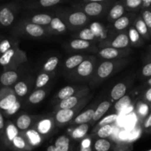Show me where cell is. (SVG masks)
Returning <instances> with one entry per match:
<instances>
[{
	"instance_id": "6da1fadb",
	"label": "cell",
	"mask_w": 151,
	"mask_h": 151,
	"mask_svg": "<svg viewBox=\"0 0 151 151\" xmlns=\"http://www.w3.org/2000/svg\"><path fill=\"white\" fill-rule=\"evenodd\" d=\"M21 55L19 51L14 48H11L0 57V65L4 69H10L16 63L20 61Z\"/></svg>"
},
{
	"instance_id": "7a4b0ae2",
	"label": "cell",
	"mask_w": 151,
	"mask_h": 151,
	"mask_svg": "<svg viewBox=\"0 0 151 151\" xmlns=\"http://www.w3.org/2000/svg\"><path fill=\"white\" fill-rule=\"evenodd\" d=\"M16 94L7 88L0 90V110L6 111L17 102Z\"/></svg>"
},
{
	"instance_id": "3957f363",
	"label": "cell",
	"mask_w": 151,
	"mask_h": 151,
	"mask_svg": "<svg viewBox=\"0 0 151 151\" xmlns=\"http://www.w3.org/2000/svg\"><path fill=\"white\" fill-rule=\"evenodd\" d=\"M15 19V7L12 4L0 7V26L11 25Z\"/></svg>"
},
{
	"instance_id": "277c9868",
	"label": "cell",
	"mask_w": 151,
	"mask_h": 151,
	"mask_svg": "<svg viewBox=\"0 0 151 151\" xmlns=\"http://www.w3.org/2000/svg\"><path fill=\"white\" fill-rule=\"evenodd\" d=\"M17 136H19V130L16 127V125H14L12 122H9L6 125L5 129H4V134H3L1 139H2L3 143L4 145L8 144L10 145L11 142L16 138Z\"/></svg>"
},
{
	"instance_id": "5b68a950",
	"label": "cell",
	"mask_w": 151,
	"mask_h": 151,
	"mask_svg": "<svg viewBox=\"0 0 151 151\" xmlns=\"http://www.w3.org/2000/svg\"><path fill=\"white\" fill-rule=\"evenodd\" d=\"M19 78V75L13 69H7L0 75V83L7 87L16 83Z\"/></svg>"
},
{
	"instance_id": "8992f818",
	"label": "cell",
	"mask_w": 151,
	"mask_h": 151,
	"mask_svg": "<svg viewBox=\"0 0 151 151\" xmlns=\"http://www.w3.org/2000/svg\"><path fill=\"white\" fill-rule=\"evenodd\" d=\"M75 111L72 109H60L57 112L55 119L58 123H66L73 118Z\"/></svg>"
},
{
	"instance_id": "52a82bcc",
	"label": "cell",
	"mask_w": 151,
	"mask_h": 151,
	"mask_svg": "<svg viewBox=\"0 0 151 151\" xmlns=\"http://www.w3.org/2000/svg\"><path fill=\"white\" fill-rule=\"evenodd\" d=\"M103 10V5L97 1H91L84 7V11L90 16H95L100 14Z\"/></svg>"
},
{
	"instance_id": "ba28073f",
	"label": "cell",
	"mask_w": 151,
	"mask_h": 151,
	"mask_svg": "<svg viewBox=\"0 0 151 151\" xmlns=\"http://www.w3.org/2000/svg\"><path fill=\"white\" fill-rule=\"evenodd\" d=\"M114 70V63L111 61H105L100 64L97 69V75L100 78H106Z\"/></svg>"
},
{
	"instance_id": "9c48e42d",
	"label": "cell",
	"mask_w": 151,
	"mask_h": 151,
	"mask_svg": "<svg viewBox=\"0 0 151 151\" xmlns=\"http://www.w3.org/2000/svg\"><path fill=\"white\" fill-rule=\"evenodd\" d=\"M87 16L83 12H76L71 14L69 17V22L75 26H81L86 22Z\"/></svg>"
},
{
	"instance_id": "30bf717a",
	"label": "cell",
	"mask_w": 151,
	"mask_h": 151,
	"mask_svg": "<svg viewBox=\"0 0 151 151\" xmlns=\"http://www.w3.org/2000/svg\"><path fill=\"white\" fill-rule=\"evenodd\" d=\"M126 86L123 83H119L115 85L111 91V98L114 100H119L125 96L126 93Z\"/></svg>"
},
{
	"instance_id": "8fae6325",
	"label": "cell",
	"mask_w": 151,
	"mask_h": 151,
	"mask_svg": "<svg viewBox=\"0 0 151 151\" xmlns=\"http://www.w3.org/2000/svg\"><path fill=\"white\" fill-rule=\"evenodd\" d=\"M93 72V64L90 60H83L78 66V73L82 77L89 76Z\"/></svg>"
},
{
	"instance_id": "7c38bea8",
	"label": "cell",
	"mask_w": 151,
	"mask_h": 151,
	"mask_svg": "<svg viewBox=\"0 0 151 151\" xmlns=\"http://www.w3.org/2000/svg\"><path fill=\"white\" fill-rule=\"evenodd\" d=\"M111 107V103L109 101H103V103H100L97 108L95 111H94V116H93V120L97 121L99 119H101L103 116V115L108 111L109 108Z\"/></svg>"
},
{
	"instance_id": "4fadbf2b",
	"label": "cell",
	"mask_w": 151,
	"mask_h": 151,
	"mask_svg": "<svg viewBox=\"0 0 151 151\" xmlns=\"http://www.w3.org/2000/svg\"><path fill=\"white\" fill-rule=\"evenodd\" d=\"M70 142L66 136H60L55 142L54 146L56 151H69Z\"/></svg>"
},
{
	"instance_id": "5bb4252c",
	"label": "cell",
	"mask_w": 151,
	"mask_h": 151,
	"mask_svg": "<svg viewBox=\"0 0 151 151\" xmlns=\"http://www.w3.org/2000/svg\"><path fill=\"white\" fill-rule=\"evenodd\" d=\"M24 29L29 35L33 37H40L44 35V30L41 27V26L35 24L33 23L27 24L25 26Z\"/></svg>"
},
{
	"instance_id": "9a60e30c",
	"label": "cell",
	"mask_w": 151,
	"mask_h": 151,
	"mask_svg": "<svg viewBox=\"0 0 151 151\" xmlns=\"http://www.w3.org/2000/svg\"><path fill=\"white\" fill-rule=\"evenodd\" d=\"M128 44H129V38H128V35H126L125 34H119L112 41L111 45L113 48L118 50V49L126 47L128 45Z\"/></svg>"
},
{
	"instance_id": "2e32d148",
	"label": "cell",
	"mask_w": 151,
	"mask_h": 151,
	"mask_svg": "<svg viewBox=\"0 0 151 151\" xmlns=\"http://www.w3.org/2000/svg\"><path fill=\"white\" fill-rule=\"evenodd\" d=\"M94 114V110H93V109H88V110L86 111L83 112L81 114L78 115L75 119V122L76 124H80V125L86 124L87 122H88L91 119H93Z\"/></svg>"
},
{
	"instance_id": "e0dca14e",
	"label": "cell",
	"mask_w": 151,
	"mask_h": 151,
	"mask_svg": "<svg viewBox=\"0 0 151 151\" xmlns=\"http://www.w3.org/2000/svg\"><path fill=\"white\" fill-rule=\"evenodd\" d=\"M31 124V118L30 116L27 114H22L18 117L16 119V125L18 129L24 131L27 130Z\"/></svg>"
},
{
	"instance_id": "ac0fdd59",
	"label": "cell",
	"mask_w": 151,
	"mask_h": 151,
	"mask_svg": "<svg viewBox=\"0 0 151 151\" xmlns=\"http://www.w3.org/2000/svg\"><path fill=\"white\" fill-rule=\"evenodd\" d=\"M52 17L47 14H37L34 16L32 19V23L35 24L39 25H47L51 24Z\"/></svg>"
},
{
	"instance_id": "d6986e66",
	"label": "cell",
	"mask_w": 151,
	"mask_h": 151,
	"mask_svg": "<svg viewBox=\"0 0 151 151\" xmlns=\"http://www.w3.org/2000/svg\"><path fill=\"white\" fill-rule=\"evenodd\" d=\"M131 105V99L129 96L125 95L123 97L119 99L115 103L114 108L118 112H122L125 109L129 107Z\"/></svg>"
},
{
	"instance_id": "ffe728a7",
	"label": "cell",
	"mask_w": 151,
	"mask_h": 151,
	"mask_svg": "<svg viewBox=\"0 0 151 151\" xmlns=\"http://www.w3.org/2000/svg\"><path fill=\"white\" fill-rule=\"evenodd\" d=\"M26 136L31 145H38L41 142V137L39 133L35 130H29L26 132Z\"/></svg>"
},
{
	"instance_id": "44dd1931",
	"label": "cell",
	"mask_w": 151,
	"mask_h": 151,
	"mask_svg": "<svg viewBox=\"0 0 151 151\" xmlns=\"http://www.w3.org/2000/svg\"><path fill=\"white\" fill-rule=\"evenodd\" d=\"M52 124L50 119H44L40 121L38 124V132L41 134H47L51 130Z\"/></svg>"
},
{
	"instance_id": "7402d4cb",
	"label": "cell",
	"mask_w": 151,
	"mask_h": 151,
	"mask_svg": "<svg viewBox=\"0 0 151 151\" xmlns=\"http://www.w3.org/2000/svg\"><path fill=\"white\" fill-rule=\"evenodd\" d=\"M83 61V57L82 55H76L69 57L66 60L65 65H66V68H68V69H73V68L79 66Z\"/></svg>"
},
{
	"instance_id": "603a6c76",
	"label": "cell",
	"mask_w": 151,
	"mask_h": 151,
	"mask_svg": "<svg viewBox=\"0 0 151 151\" xmlns=\"http://www.w3.org/2000/svg\"><path fill=\"white\" fill-rule=\"evenodd\" d=\"M10 145L12 148L16 151L24 150L27 147L24 139H23V137H21V136H17L16 138H14V139L11 142Z\"/></svg>"
},
{
	"instance_id": "cb8c5ba5",
	"label": "cell",
	"mask_w": 151,
	"mask_h": 151,
	"mask_svg": "<svg viewBox=\"0 0 151 151\" xmlns=\"http://www.w3.org/2000/svg\"><path fill=\"white\" fill-rule=\"evenodd\" d=\"M46 92L42 89H38L32 92L29 97V103L32 104L39 103L45 98Z\"/></svg>"
},
{
	"instance_id": "d4e9b609",
	"label": "cell",
	"mask_w": 151,
	"mask_h": 151,
	"mask_svg": "<svg viewBox=\"0 0 151 151\" xmlns=\"http://www.w3.org/2000/svg\"><path fill=\"white\" fill-rule=\"evenodd\" d=\"M78 103V98L76 97L72 96L69 98L61 100L60 105H59V107L60 109H72L75 106H76Z\"/></svg>"
},
{
	"instance_id": "484cf974",
	"label": "cell",
	"mask_w": 151,
	"mask_h": 151,
	"mask_svg": "<svg viewBox=\"0 0 151 151\" xmlns=\"http://www.w3.org/2000/svg\"><path fill=\"white\" fill-rule=\"evenodd\" d=\"M136 29L138 31L139 33L145 38H148L150 36L149 33V28L145 23L142 19H139L136 22Z\"/></svg>"
},
{
	"instance_id": "4316f807",
	"label": "cell",
	"mask_w": 151,
	"mask_h": 151,
	"mask_svg": "<svg viewBox=\"0 0 151 151\" xmlns=\"http://www.w3.org/2000/svg\"><path fill=\"white\" fill-rule=\"evenodd\" d=\"M13 91H14L16 95L19 96V97H24L27 93L28 86L25 82H24V81H19V82L16 83L15 84Z\"/></svg>"
},
{
	"instance_id": "83f0119b",
	"label": "cell",
	"mask_w": 151,
	"mask_h": 151,
	"mask_svg": "<svg viewBox=\"0 0 151 151\" xmlns=\"http://www.w3.org/2000/svg\"><path fill=\"white\" fill-rule=\"evenodd\" d=\"M119 51L113 47H108L104 48L100 52V55L106 59H113L119 55Z\"/></svg>"
},
{
	"instance_id": "f1b7e54d",
	"label": "cell",
	"mask_w": 151,
	"mask_h": 151,
	"mask_svg": "<svg viewBox=\"0 0 151 151\" xmlns=\"http://www.w3.org/2000/svg\"><path fill=\"white\" fill-rule=\"evenodd\" d=\"M88 131V125L87 124H82L74 129L72 133V137L74 139H81L87 134Z\"/></svg>"
},
{
	"instance_id": "f546056e",
	"label": "cell",
	"mask_w": 151,
	"mask_h": 151,
	"mask_svg": "<svg viewBox=\"0 0 151 151\" xmlns=\"http://www.w3.org/2000/svg\"><path fill=\"white\" fill-rule=\"evenodd\" d=\"M111 148V143L106 139H100L94 144V150L96 151H109Z\"/></svg>"
},
{
	"instance_id": "4dcf8cb0",
	"label": "cell",
	"mask_w": 151,
	"mask_h": 151,
	"mask_svg": "<svg viewBox=\"0 0 151 151\" xmlns=\"http://www.w3.org/2000/svg\"><path fill=\"white\" fill-rule=\"evenodd\" d=\"M125 13L123 6L121 4H116L110 11V17L111 19L117 20L119 18L122 17V15Z\"/></svg>"
},
{
	"instance_id": "1f68e13d",
	"label": "cell",
	"mask_w": 151,
	"mask_h": 151,
	"mask_svg": "<svg viewBox=\"0 0 151 151\" xmlns=\"http://www.w3.org/2000/svg\"><path fill=\"white\" fill-rule=\"evenodd\" d=\"M71 47L74 50H85V49H87L88 47H89L90 44L88 41H84V40L82 39H75L73 40V41L71 42L70 44Z\"/></svg>"
},
{
	"instance_id": "d6a6232c",
	"label": "cell",
	"mask_w": 151,
	"mask_h": 151,
	"mask_svg": "<svg viewBox=\"0 0 151 151\" xmlns=\"http://www.w3.org/2000/svg\"><path fill=\"white\" fill-rule=\"evenodd\" d=\"M75 93V89L72 86H65L60 90L58 92V97L60 100H63L69 97H72Z\"/></svg>"
},
{
	"instance_id": "836d02e7",
	"label": "cell",
	"mask_w": 151,
	"mask_h": 151,
	"mask_svg": "<svg viewBox=\"0 0 151 151\" xmlns=\"http://www.w3.org/2000/svg\"><path fill=\"white\" fill-rule=\"evenodd\" d=\"M113 133V128L111 125H106L100 127L97 131V136L100 139H106L109 137Z\"/></svg>"
},
{
	"instance_id": "e575fe53",
	"label": "cell",
	"mask_w": 151,
	"mask_h": 151,
	"mask_svg": "<svg viewBox=\"0 0 151 151\" xmlns=\"http://www.w3.org/2000/svg\"><path fill=\"white\" fill-rule=\"evenodd\" d=\"M51 27L58 32H62L66 30V25L59 18H54L51 22Z\"/></svg>"
},
{
	"instance_id": "d590c367",
	"label": "cell",
	"mask_w": 151,
	"mask_h": 151,
	"mask_svg": "<svg viewBox=\"0 0 151 151\" xmlns=\"http://www.w3.org/2000/svg\"><path fill=\"white\" fill-rule=\"evenodd\" d=\"M58 63V58L55 56L50 58L44 66V69L47 72H52L55 70Z\"/></svg>"
},
{
	"instance_id": "8d00e7d4",
	"label": "cell",
	"mask_w": 151,
	"mask_h": 151,
	"mask_svg": "<svg viewBox=\"0 0 151 151\" xmlns=\"http://www.w3.org/2000/svg\"><path fill=\"white\" fill-rule=\"evenodd\" d=\"M129 22L130 21L128 17H126V16H122V17L119 18V19L115 21L114 24V27L116 29L121 30V29H124L125 28H126L128 26V24H129Z\"/></svg>"
},
{
	"instance_id": "74e56055",
	"label": "cell",
	"mask_w": 151,
	"mask_h": 151,
	"mask_svg": "<svg viewBox=\"0 0 151 151\" xmlns=\"http://www.w3.org/2000/svg\"><path fill=\"white\" fill-rule=\"evenodd\" d=\"M79 37L81 38V39L84 40V41H91L93 40L95 38V35L93 33V32L91 31V29L86 28V29H84L80 32Z\"/></svg>"
},
{
	"instance_id": "f35d334b",
	"label": "cell",
	"mask_w": 151,
	"mask_h": 151,
	"mask_svg": "<svg viewBox=\"0 0 151 151\" xmlns=\"http://www.w3.org/2000/svg\"><path fill=\"white\" fill-rule=\"evenodd\" d=\"M50 81V76L46 73H42L39 75L37 78L36 82H35V86L37 88H41L44 86Z\"/></svg>"
},
{
	"instance_id": "ab89813d",
	"label": "cell",
	"mask_w": 151,
	"mask_h": 151,
	"mask_svg": "<svg viewBox=\"0 0 151 151\" xmlns=\"http://www.w3.org/2000/svg\"><path fill=\"white\" fill-rule=\"evenodd\" d=\"M12 46H13V44H12V42L10 41V40H1V42H0V57H1L3 54H4L6 52L8 51L9 50L13 48Z\"/></svg>"
},
{
	"instance_id": "60d3db41",
	"label": "cell",
	"mask_w": 151,
	"mask_h": 151,
	"mask_svg": "<svg viewBox=\"0 0 151 151\" xmlns=\"http://www.w3.org/2000/svg\"><path fill=\"white\" fill-rule=\"evenodd\" d=\"M117 119H118L117 114H110L109 115V116L103 118V119H101V120L100 121V122H99V125H100V127H102L106 125H110V124L114 122Z\"/></svg>"
},
{
	"instance_id": "b9f144b4",
	"label": "cell",
	"mask_w": 151,
	"mask_h": 151,
	"mask_svg": "<svg viewBox=\"0 0 151 151\" xmlns=\"http://www.w3.org/2000/svg\"><path fill=\"white\" fill-rule=\"evenodd\" d=\"M90 29H91L93 33L95 35V36H100V35H101L103 32V27H101V25L99 23H97V22L92 23V24L91 25Z\"/></svg>"
},
{
	"instance_id": "7bdbcfd3",
	"label": "cell",
	"mask_w": 151,
	"mask_h": 151,
	"mask_svg": "<svg viewBox=\"0 0 151 151\" xmlns=\"http://www.w3.org/2000/svg\"><path fill=\"white\" fill-rule=\"evenodd\" d=\"M129 38L132 43H137L140 40V34L135 28H131L129 31Z\"/></svg>"
},
{
	"instance_id": "ee69618b",
	"label": "cell",
	"mask_w": 151,
	"mask_h": 151,
	"mask_svg": "<svg viewBox=\"0 0 151 151\" xmlns=\"http://www.w3.org/2000/svg\"><path fill=\"white\" fill-rule=\"evenodd\" d=\"M142 19L149 29H151V10H145L142 13Z\"/></svg>"
},
{
	"instance_id": "f6af8a7d",
	"label": "cell",
	"mask_w": 151,
	"mask_h": 151,
	"mask_svg": "<svg viewBox=\"0 0 151 151\" xmlns=\"http://www.w3.org/2000/svg\"><path fill=\"white\" fill-rule=\"evenodd\" d=\"M149 105L146 103H142L138 108V112L142 116H145L149 114Z\"/></svg>"
},
{
	"instance_id": "bcb514c9",
	"label": "cell",
	"mask_w": 151,
	"mask_h": 151,
	"mask_svg": "<svg viewBox=\"0 0 151 151\" xmlns=\"http://www.w3.org/2000/svg\"><path fill=\"white\" fill-rule=\"evenodd\" d=\"M20 108H21V103H19V101H17L13 106H12L11 108H10V109H9L8 110L4 111V114H5L7 116H12V115L15 114L19 110Z\"/></svg>"
},
{
	"instance_id": "7dc6e473",
	"label": "cell",
	"mask_w": 151,
	"mask_h": 151,
	"mask_svg": "<svg viewBox=\"0 0 151 151\" xmlns=\"http://www.w3.org/2000/svg\"><path fill=\"white\" fill-rule=\"evenodd\" d=\"M142 75L145 78H151V61L145 65L142 69Z\"/></svg>"
},
{
	"instance_id": "c3c4849f",
	"label": "cell",
	"mask_w": 151,
	"mask_h": 151,
	"mask_svg": "<svg viewBox=\"0 0 151 151\" xmlns=\"http://www.w3.org/2000/svg\"><path fill=\"white\" fill-rule=\"evenodd\" d=\"M60 2V0H41L40 1V4L43 7H51V6L55 5Z\"/></svg>"
},
{
	"instance_id": "681fc988",
	"label": "cell",
	"mask_w": 151,
	"mask_h": 151,
	"mask_svg": "<svg viewBox=\"0 0 151 151\" xmlns=\"http://www.w3.org/2000/svg\"><path fill=\"white\" fill-rule=\"evenodd\" d=\"M142 3V0H128L126 1L127 6L130 8H137L139 6L141 5Z\"/></svg>"
},
{
	"instance_id": "f907efd6",
	"label": "cell",
	"mask_w": 151,
	"mask_h": 151,
	"mask_svg": "<svg viewBox=\"0 0 151 151\" xmlns=\"http://www.w3.org/2000/svg\"><path fill=\"white\" fill-rule=\"evenodd\" d=\"M5 126L6 124L4 122V116H3V114L0 111V139H1V137H2L4 129H5Z\"/></svg>"
},
{
	"instance_id": "816d5d0a",
	"label": "cell",
	"mask_w": 151,
	"mask_h": 151,
	"mask_svg": "<svg viewBox=\"0 0 151 151\" xmlns=\"http://www.w3.org/2000/svg\"><path fill=\"white\" fill-rule=\"evenodd\" d=\"M144 98L146 103L149 106H151V87L147 88L144 94Z\"/></svg>"
},
{
	"instance_id": "f5cc1de1",
	"label": "cell",
	"mask_w": 151,
	"mask_h": 151,
	"mask_svg": "<svg viewBox=\"0 0 151 151\" xmlns=\"http://www.w3.org/2000/svg\"><path fill=\"white\" fill-rule=\"evenodd\" d=\"M144 128L146 130L151 131V112L148 114L147 117L146 118L144 122Z\"/></svg>"
},
{
	"instance_id": "db71d44e",
	"label": "cell",
	"mask_w": 151,
	"mask_h": 151,
	"mask_svg": "<svg viewBox=\"0 0 151 151\" xmlns=\"http://www.w3.org/2000/svg\"><path fill=\"white\" fill-rule=\"evenodd\" d=\"M142 7L144 8H149V7H151V0H144L142 1Z\"/></svg>"
},
{
	"instance_id": "11a10c76",
	"label": "cell",
	"mask_w": 151,
	"mask_h": 151,
	"mask_svg": "<svg viewBox=\"0 0 151 151\" xmlns=\"http://www.w3.org/2000/svg\"><path fill=\"white\" fill-rule=\"evenodd\" d=\"M80 151H92L91 146H81V150Z\"/></svg>"
},
{
	"instance_id": "9f6ffc18",
	"label": "cell",
	"mask_w": 151,
	"mask_h": 151,
	"mask_svg": "<svg viewBox=\"0 0 151 151\" xmlns=\"http://www.w3.org/2000/svg\"><path fill=\"white\" fill-rule=\"evenodd\" d=\"M133 111V107L131 106H130L129 107H128L127 108V109H125V110L123 111H122V113L124 114H128L130 113V112H131Z\"/></svg>"
},
{
	"instance_id": "6f0895ef",
	"label": "cell",
	"mask_w": 151,
	"mask_h": 151,
	"mask_svg": "<svg viewBox=\"0 0 151 151\" xmlns=\"http://www.w3.org/2000/svg\"><path fill=\"white\" fill-rule=\"evenodd\" d=\"M47 151H56V149L55 147V146L52 145H50L47 147Z\"/></svg>"
},
{
	"instance_id": "680465c9",
	"label": "cell",
	"mask_w": 151,
	"mask_h": 151,
	"mask_svg": "<svg viewBox=\"0 0 151 151\" xmlns=\"http://www.w3.org/2000/svg\"><path fill=\"white\" fill-rule=\"evenodd\" d=\"M147 86L149 87V88H150V87H151V78H150L148 80H147Z\"/></svg>"
},
{
	"instance_id": "91938a15",
	"label": "cell",
	"mask_w": 151,
	"mask_h": 151,
	"mask_svg": "<svg viewBox=\"0 0 151 151\" xmlns=\"http://www.w3.org/2000/svg\"><path fill=\"white\" fill-rule=\"evenodd\" d=\"M150 60H151V49H150Z\"/></svg>"
},
{
	"instance_id": "94428289",
	"label": "cell",
	"mask_w": 151,
	"mask_h": 151,
	"mask_svg": "<svg viewBox=\"0 0 151 151\" xmlns=\"http://www.w3.org/2000/svg\"><path fill=\"white\" fill-rule=\"evenodd\" d=\"M146 151H151V149H150V150H146Z\"/></svg>"
},
{
	"instance_id": "6125c7cd",
	"label": "cell",
	"mask_w": 151,
	"mask_h": 151,
	"mask_svg": "<svg viewBox=\"0 0 151 151\" xmlns=\"http://www.w3.org/2000/svg\"><path fill=\"white\" fill-rule=\"evenodd\" d=\"M0 42H1V40H0Z\"/></svg>"
}]
</instances>
